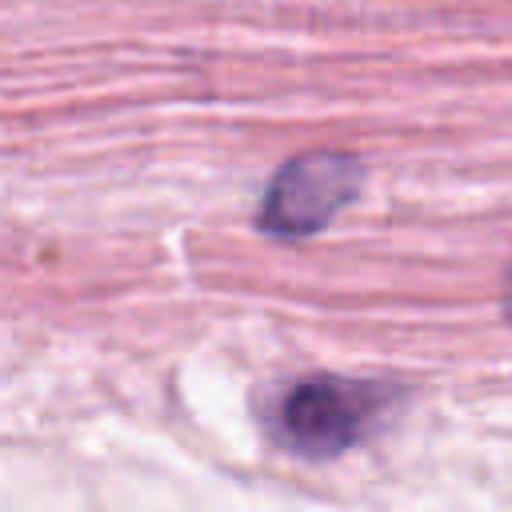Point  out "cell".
<instances>
[{
    "label": "cell",
    "instance_id": "cell-1",
    "mask_svg": "<svg viewBox=\"0 0 512 512\" xmlns=\"http://www.w3.org/2000/svg\"><path fill=\"white\" fill-rule=\"evenodd\" d=\"M384 412V388L344 376L296 380L276 412L280 436L304 456H336L352 448Z\"/></svg>",
    "mask_w": 512,
    "mask_h": 512
},
{
    "label": "cell",
    "instance_id": "cell-2",
    "mask_svg": "<svg viewBox=\"0 0 512 512\" xmlns=\"http://www.w3.org/2000/svg\"><path fill=\"white\" fill-rule=\"evenodd\" d=\"M364 184V168L348 152H308L288 160L260 204V228L272 236L320 232Z\"/></svg>",
    "mask_w": 512,
    "mask_h": 512
}]
</instances>
